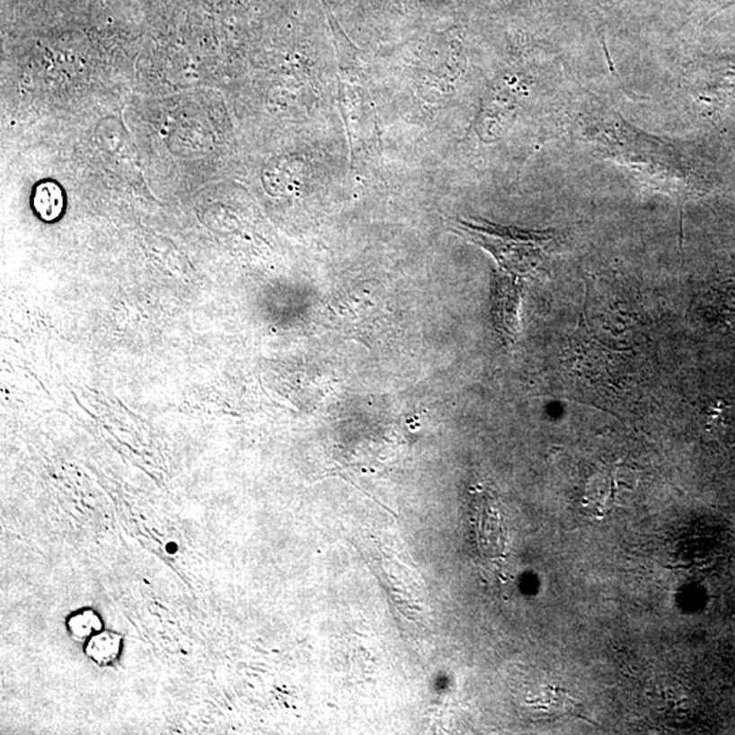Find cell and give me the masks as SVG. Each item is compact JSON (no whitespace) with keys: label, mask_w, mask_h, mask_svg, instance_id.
<instances>
[{"label":"cell","mask_w":735,"mask_h":735,"mask_svg":"<svg viewBox=\"0 0 735 735\" xmlns=\"http://www.w3.org/2000/svg\"><path fill=\"white\" fill-rule=\"evenodd\" d=\"M452 231L493 256L497 279L520 285L544 266L556 240L553 231H525L483 219H456Z\"/></svg>","instance_id":"cell-1"},{"label":"cell","mask_w":735,"mask_h":735,"mask_svg":"<svg viewBox=\"0 0 735 735\" xmlns=\"http://www.w3.org/2000/svg\"><path fill=\"white\" fill-rule=\"evenodd\" d=\"M121 640L112 632H102L93 634L87 640L84 652L90 660L100 666H108L115 662L120 654Z\"/></svg>","instance_id":"cell-3"},{"label":"cell","mask_w":735,"mask_h":735,"mask_svg":"<svg viewBox=\"0 0 735 735\" xmlns=\"http://www.w3.org/2000/svg\"><path fill=\"white\" fill-rule=\"evenodd\" d=\"M541 708L550 713L556 715L573 716V718L583 719L589 722L591 719L587 715L586 707L575 697L571 696L564 689L560 687H547L541 696Z\"/></svg>","instance_id":"cell-2"},{"label":"cell","mask_w":735,"mask_h":735,"mask_svg":"<svg viewBox=\"0 0 735 735\" xmlns=\"http://www.w3.org/2000/svg\"><path fill=\"white\" fill-rule=\"evenodd\" d=\"M68 631L76 639H90L102 631V624L99 615L92 610H82L71 615L67 621Z\"/></svg>","instance_id":"cell-4"}]
</instances>
